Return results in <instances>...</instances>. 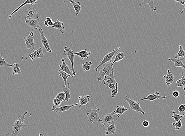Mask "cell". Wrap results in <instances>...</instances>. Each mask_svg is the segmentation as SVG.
Masks as SVG:
<instances>
[{"label":"cell","instance_id":"cell-1","mask_svg":"<svg viewBox=\"0 0 185 136\" xmlns=\"http://www.w3.org/2000/svg\"><path fill=\"white\" fill-rule=\"evenodd\" d=\"M27 111H25L22 115L17 117L12 126V130L11 136H17L21 130L26 126L25 124V115H27Z\"/></svg>","mask_w":185,"mask_h":136},{"label":"cell","instance_id":"cell-2","mask_svg":"<svg viewBox=\"0 0 185 136\" xmlns=\"http://www.w3.org/2000/svg\"><path fill=\"white\" fill-rule=\"evenodd\" d=\"M111 61H109L102 65L98 68L99 77L97 78L98 81H100L102 79L103 80L105 77L110 75L112 73L114 69L111 66Z\"/></svg>","mask_w":185,"mask_h":136},{"label":"cell","instance_id":"cell-3","mask_svg":"<svg viewBox=\"0 0 185 136\" xmlns=\"http://www.w3.org/2000/svg\"><path fill=\"white\" fill-rule=\"evenodd\" d=\"M101 114L100 108H97L91 109L87 113V120L91 124H95L97 122H100L101 120L99 116Z\"/></svg>","mask_w":185,"mask_h":136},{"label":"cell","instance_id":"cell-4","mask_svg":"<svg viewBox=\"0 0 185 136\" xmlns=\"http://www.w3.org/2000/svg\"><path fill=\"white\" fill-rule=\"evenodd\" d=\"M43 49V47L40 46L38 50L34 51L32 53L28 55L27 56H23L21 57L20 59L23 61L30 60L34 61L35 60L43 57L44 55Z\"/></svg>","mask_w":185,"mask_h":136},{"label":"cell","instance_id":"cell-5","mask_svg":"<svg viewBox=\"0 0 185 136\" xmlns=\"http://www.w3.org/2000/svg\"><path fill=\"white\" fill-rule=\"evenodd\" d=\"M124 99L126 102H128L130 108L132 110L136 111V112H140L142 113L143 115H145V113L142 110L141 107H140V103L138 102L131 99L128 97V96H125Z\"/></svg>","mask_w":185,"mask_h":136},{"label":"cell","instance_id":"cell-6","mask_svg":"<svg viewBox=\"0 0 185 136\" xmlns=\"http://www.w3.org/2000/svg\"><path fill=\"white\" fill-rule=\"evenodd\" d=\"M74 50H71L70 48L68 46L65 47H64L63 55L66 56L69 59L70 61H71L72 65V72L73 76H74L76 75V73L74 68V64H73L74 56H75L74 54Z\"/></svg>","mask_w":185,"mask_h":136},{"label":"cell","instance_id":"cell-7","mask_svg":"<svg viewBox=\"0 0 185 136\" xmlns=\"http://www.w3.org/2000/svg\"><path fill=\"white\" fill-rule=\"evenodd\" d=\"M24 40L25 42L26 49H30L32 51H34L35 47L36 44L34 42V34L33 32H31L29 35L26 37H24Z\"/></svg>","mask_w":185,"mask_h":136},{"label":"cell","instance_id":"cell-8","mask_svg":"<svg viewBox=\"0 0 185 136\" xmlns=\"http://www.w3.org/2000/svg\"><path fill=\"white\" fill-rule=\"evenodd\" d=\"M120 50H121V48L117 47V49L113 50L111 52L109 53L106 55L101 62H100V63L98 64V66H97V68H96V71H98V68H99L100 66L106 63L109 62V61H111L113 57L115 54L117 53L120 51Z\"/></svg>","mask_w":185,"mask_h":136},{"label":"cell","instance_id":"cell-9","mask_svg":"<svg viewBox=\"0 0 185 136\" xmlns=\"http://www.w3.org/2000/svg\"><path fill=\"white\" fill-rule=\"evenodd\" d=\"M120 116V115L114 114L113 112H112L111 113L106 114L101 120L100 123L103 124V126H105L108 124L111 123L114 120L117 119Z\"/></svg>","mask_w":185,"mask_h":136},{"label":"cell","instance_id":"cell-10","mask_svg":"<svg viewBox=\"0 0 185 136\" xmlns=\"http://www.w3.org/2000/svg\"><path fill=\"white\" fill-rule=\"evenodd\" d=\"M39 33H40L41 36V41L42 44L45 47V50L47 52H52V50L50 49V45H49V42L46 37H45V35L43 32L42 29L41 27H39Z\"/></svg>","mask_w":185,"mask_h":136},{"label":"cell","instance_id":"cell-11","mask_svg":"<svg viewBox=\"0 0 185 136\" xmlns=\"http://www.w3.org/2000/svg\"><path fill=\"white\" fill-rule=\"evenodd\" d=\"M26 13L25 17V20H27L29 19H38V14L37 11L34 7H30L27 10L25 11Z\"/></svg>","mask_w":185,"mask_h":136},{"label":"cell","instance_id":"cell-12","mask_svg":"<svg viewBox=\"0 0 185 136\" xmlns=\"http://www.w3.org/2000/svg\"><path fill=\"white\" fill-rule=\"evenodd\" d=\"M117 81L115 79L114 75V70L112 71V73L109 75L105 77L104 79L102 80V84H104L105 86L107 87L108 85L111 84H114L116 85Z\"/></svg>","mask_w":185,"mask_h":136},{"label":"cell","instance_id":"cell-13","mask_svg":"<svg viewBox=\"0 0 185 136\" xmlns=\"http://www.w3.org/2000/svg\"><path fill=\"white\" fill-rule=\"evenodd\" d=\"M79 105V103H76V104H73L72 105L62 106L61 107H56L54 105L53 106L52 109L53 111L59 113H60L63 112L68 111L73 107Z\"/></svg>","mask_w":185,"mask_h":136},{"label":"cell","instance_id":"cell-14","mask_svg":"<svg viewBox=\"0 0 185 136\" xmlns=\"http://www.w3.org/2000/svg\"><path fill=\"white\" fill-rule=\"evenodd\" d=\"M159 95V92L157 91L155 93L149 95L146 97L141 99V100H146L154 101V100L159 99L164 100L166 98V97L165 95L160 96Z\"/></svg>","mask_w":185,"mask_h":136},{"label":"cell","instance_id":"cell-15","mask_svg":"<svg viewBox=\"0 0 185 136\" xmlns=\"http://www.w3.org/2000/svg\"><path fill=\"white\" fill-rule=\"evenodd\" d=\"M117 120V119H115L111 123V124L107 125V128L105 129L106 135L114 134L116 131V123Z\"/></svg>","mask_w":185,"mask_h":136},{"label":"cell","instance_id":"cell-16","mask_svg":"<svg viewBox=\"0 0 185 136\" xmlns=\"http://www.w3.org/2000/svg\"><path fill=\"white\" fill-rule=\"evenodd\" d=\"M39 21L40 20L39 19H36V20L29 19V20H26L25 23L30 26L32 30H35L38 29V28H39Z\"/></svg>","mask_w":185,"mask_h":136},{"label":"cell","instance_id":"cell-17","mask_svg":"<svg viewBox=\"0 0 185 136\" xmlns=\"http://www.w3.org/2000/svg\"><path fill=\"white\" fill-rule=\"evenodd\" d=\"M167 72H168L167 74L166 75L164 76H163V78L165 80V83L167 86L169 87L173 83L174 79H175V77H174L173 74H172L170 70L168 69Z\"/></svg>","mask_w":185,"mask_h":136},{"label":"cell","instance_id":"cell-18","mask_svg":"<svg viewBox=\"0 0 185 136\" xmlns=\"http://www.w3.org/2000/svg\"><path fill=\"white\" fill-rule=\"evenodd\" d=\"M37 1H38V0H26V1H25V2L22 4L21 5H20V7H18L17 8H16L14 12H13L9 15V17L10 19L13 16V15H14L15 13L18 11L22 7L26 5V4H30L31 5H33V4H36L37 3Z\"/></svg>","mask_w":185,"mask_h":136},{"label":"cell","instance_id":"cell-19","mask_svg":"<svg viewBox=\"0 0 185 136\" xmlns=\"http://www.w3.org/2000/svg\"><path fill=\"white\" fill-rule=\"evenodd\" d=\"M52 27L59 30L61 33L63 34H65V28L64 23L60 21L59 19H58L56 22H54L53 25Z\"/></svg>","mask_w":185,"mask_h":136},{"label":"cell","instance_id":"cell-20","mask_svg":"<svg viewBox=\"0 0 185 136\" xmlns=\"http://www.w3.org/2000/svg\"><path fill=\"white\" fill-rule=\"evenodd\" d=\"M78 98L79 103V108H80L81 106L86 105L88 104L90 99V97L89 95H85L81 97H79Z\"/></svg>","mask_w":185,"mask_h":136},{"label":"cell","instance_id":"cell-21","mask_svg":"<svg viewBox=\"0 0 185 136\" xmlns=\"http://www.w3.org/2000/svg\"><path fill=\"white\" fill-rule=\"evenodd\" d=\"M62 64L60 65L59 66L60 68L59 70L66 72L67 74L70 75L71 77H73L74 76L73 75V73L70 70L69 67H68V65L66 63L64 59H62Z\"/></svg>","mask_w":185,"mask_h":136},{"label":"cell","instance_id":"cell-22","mask_svg":"<svg viewBox=\"0 0 185 136\" xmlns=\"http://www.w3.org/2000/svg\"><path fill=\"white\" fill-rule=\"evenodd\" d=\"M183 60V59L180 58V57L177 58L173 57V58H169L168 59L169 61H172L175 63L174 67H181L183 69H185V65L182 62V60Z\"/></svg>","mask_w":185,"mask_h":136},{"label":"cell","instance_id":"cell-23","mask_svg":"<svg viewBox=\"0 0 185 136\" xmlns=\"http://www.w3.org/2000/svg\"><path fill=\"white\" fill-rule=\"evenodd\" d=\"M74 55H77L79 57H81L82 60H84V59L88 58L89 56L91 55V52L87 51V49H85V50H82L79 52L74 53Z\"/></svg>","mask_w":185,"mask_h":136},{"label":"cell","instance_id":"cell-24","mask_svg":"<svg viewBox=\"0 0 185 136\" xmlns=\"http://www.w3.org/2000/svg\"><path fill=\"white\" fill-rule=\"evenodd\" d=\"M69 1L72 4V5L74 7L76 12V17L77 16L82 9L80 2H76L75 1L73 0H69Z\"/></svg>","mask_w":185,"mask_h":136},{"label":"cell","instance_id":"cell-25","mask_svg":"<svg viewBox=\"0 0 185 136\" xmlns=\"http://www.w3.org/2000/svg\"><path fill=\"white\" fill-rule=\"evenodd\" d=\"M70 86H72L70 85L69 83H67L66 87H63V89H62V91L65 93L66 95L65 101H67V102L69 101L71 98V90L69 89V87Z\"/></svg>","mask_w":185,"mask_h":136},{"label":"cell","instance_id":"cell-26","mask_svg":"<svg viewBox=\"0 0 185 136\" xmlns=\"http://www.w3.org/2000/svg\"><path fill=\"white\" fill-rule=\"evenodd\" d=\"M146 4H148L149 5L150 9L152 11H155L157 10V7L154 5V0H143V2L140 4L139 5H143L145 6Z\"/></svg>","mask_w":185,"mask_h":136},{"label":"cell","instance_id":"cell-27","mask_svg":"<svg viewBox=\"0 0 185 136\" xmlns=\"http://www.w3.org/2000/svg\"><path fill=\"white\" fill-rule=\"evenodd\" d=\"M126 54L125 53L123 52H119L117 53V54L116 55V57H115L114 59V61L113 62H111V66H113L114 64L116 62H118L121 60H123L124 57H125Z\"/></svg>","mask_w":185,"mask_h":136},{"label":"cell","instance_id":"cell-28","mask_svg":"<svg viewBox=\"0 0 185 136\" xmlns=\"http://www.w3.org/2000/svg\"><path fill=\"white\" fill-rule=\"evenodd\" d=\"M128 110V109L125 108L123 106H117V109L115 111H114L113 112L115 114H119V115H121L123 114L126 111Z\"/></svg>","mask_w":185,"mask_h":136},{"label":"cell","instance_id":"cell-29","mask_svg":"<svg viewBox=\"0 0 185 136\" xmlns=\"http://www.w3.org/2000/svg\"><path fill=\"white\" fill-rule=\"evenodd\" d=\"M179 50L178 53L175 55L174 58H177L178 57H181V58L184 59L185 58V51L183 49V47L182 46L180 45L179 46Z\"/></svg>","mask_w":185,"mask_h":136},{"label":"cell","instance_id":"cell-30","mask_svg":"<svg viewBox=\"0 0 185 136\" xmlns=\"http://www.w3.org/2000/svg\"><path fill=\"white\" fill-rule=\"evenodd\" d=\"M58 71L59 72V75L60 76L62 77L63 81H64V85H63V87H66L67 85V80L69 77L70 76H71L69 75L66 73V72L63 71H60L58 70Z\"/></svg>","mask_w":185,"mask_h":136},{"label":"cell","instance_id":"cell-31","mask_svg":"<svg viewBox=\"0 0 185 136\" xmlns=\"http://www.w3.org/2000/svg\"><path fill=\"white\" fill-rule=\"evenodd\" d=\"M2 54L3 53L0 54V67H12L13 65L12 64H9L8 63H7L6 60L2 57Z\"/></svg>","mask_w":185,"mask_h":136},{"label":"cell","instance_id":"cell-32","mask_svg":"<svg viewBox=\"0 0 185 136\" xmlns=\"http://www.w3.org/2000/svg\"><path fill=\"white\" fill-rule=\"evenodd\" d=\"M12 67L13 69V75H14L15 74H20L21 70L20 69L19 64L17 63L14 64Z\"/></svg>","mask_w":185,"mask_h":136},{"label":"cell","instance_id":"cell-33","mask_svg":"<svg viewBox=\"0 0 185 136\" xmlns=\"http://www.w3.org/2000/svg\"><path fill=\"white\" fill-rule=\"evenodd\" d=\"M92 65L91 61H86L85 63L83 64L82 67L85 71H88L91 69V66Z\"/></svg>","mask_w":185,"mask_h":136},{"label":"cell","instance_id":"cell-34","mask_svg":"<svg viewBox=\"0 0 185 136\" xmlns=\"http://www.w3.org/2000/svg\"><path fill=\"white\" fill-rule=\"evenodd\" d=\"M53 23L52 20L50 17H47L45 22H44V24L47 27H49V26L52 27L53 25Z\"/></svg>","mask_w":185,"mask_h":136},{"label":"cell","instance_id":"cell-35","mask_svg":"<svg viewBox=\"0 0 185 136\" xmlns=\"http://www.w3.org/2000/svg\"><path fill=\"white\" fill-rule=\"evenodd\" d=\"M178 111L179 112L180 115H182L183 117L185 115V104H181L179 106Z\"/></svg>","mask_w":185,"mask_h":136},{"label":"cell","instance_id":"cell-36","mask_svg":"<svg viewBox=\"0 0 185 136\" xmlns=\"http://www.w3.org/2000/svg\"><path fill=\"white\" fill-rule=\"evenodd\" d=\"M172 112L173 114V115L171 117L173 118L176 122H177L180 119H182V118L183 117V116H182V115H178V114L176 113L174 110H173Z\"/></svg>","mask_w":185,"mask_h":136},{"label":"cell","instance_id":"cell-37","mask_svg":"<svg viewBox=\"0 0 185 136\" xmlns=\"http://www.w3.org/2000/svg\"><path fill=\"white\" fill-rule=\"evenodd\" d=\"M181 120H182V119H180V120H179L178 121H177V122H172L173 126L174 127H175V129H176V130L179 129H180L182 127V122H181Z\"/></svg>","mask_w":185,"mask_h":136},{"label":"cell","instance_id":"cell-38","mask_svg":"<svg viewBox=\"0 0 185 136\" xmlns=\"http://www.w3.org/2000/svg\"><path fill=\"white\" fill-rule=\"evenodd\" d=\"M55 98L58 99L62 101H65L66 95L64 92H60L56 95Z\"/></svg>","mask_w":185,"mask_h":136},{"label":"cell","instance_id":"cell-39","mask_svg":"<svg viewBox=\"0 0 185 136\" xmlns=\"http://www.w3.org/2000/svg\"><path fill=\"white\" fill-rule=\"evenodd\" d=\"M118 83L117 82L116 84V89L112 90L111 92V97H112L113 98H114L115 96L117 95L118 91Z\"/></svg>","mask_w":185,"mask_h":136},{"label":"cell","instance_id":"cell-40","mask_svg":"<svg viewBox=\"0 0 185 136\" xmlns=\"http://www.w3.org/2000/svg\"><path fill=\"white\" fill-rule=\"evenodd\" d=\"M62 102V101L58 98H54L53 99V102L54 105L56 107H58Z\"/></svg>","mask_w":185,"mask_h":136},{"label":"cell","instance_id":"cell-41","mask_svg":"<svg viewBox=\"0 0 185 136\" xmlns=\"http://www.w3.org/2000/svg\"><path fill=\"white\" fill-rule=\"evenodd\" d=\"M181 84L183 86L184 91H185V77L184 76V74L183 73H181Z\"/></svg>","mask_w":185,"mask_h":136},{"label":"cell","instance_id":"cell-42","mask_svg":"<svg viewBox=\"0 0 185 136\" xmlns=\"http://www.w3.org/2000/svg\"><path fill=\"white\" fill-rule=\"evenodd\" d=\"M172 95L173 97H175V98H177V97H179L180 96L179 92H178V91H173V93H172Z\"/></svg>","mask_w":185,"mask_h":136},{"label":"cell","instance_id":"cell-43","mask_svg":"<svg viewBox=\"0 0 185 136\" xmlns=\"http://www.w3.org/2000/svg\"><path fill=\"white\" fill-rule=\"evenodd\" d=\"M142 125L144 127H148L150 125L149 122L147 120H144L142 123Z\"/></svg>","mask_w":185,"mask_h":136},{"label":"cell","instance_id":"cell-44","mask_svg":"<svg viewBox=\"0 0 185 136\" xmlns=\"http://www.w3.org/2000/svg\"><path fill=\"white\" fill-rule=\"evenodd\" d=\"M107 87L113 90L114 89H116V85L114 84H111L108 85Z\"/></svg>","mask_w":185,"mask_h":136},{"label":"cell","instance_id":"cell-45","mask_svg":"<svg viewBox=\"0 0 185 136\" xmlns=\"http://www.w3.org/2000/svg\"><path fill=\"white\" fill-rule=\"evenodd\" d=\"M176 84L177 87H180L182 86V84H181V79H178V80L177 81H176Z\"/></svg>","mask_w":185,"mask_h":136},{"label":"cell","instance_id":"cell-46","mask_svg":"<svg viewBox=\"0 0 185 136\" xmlns=\"http://www.w3.org/2000/svg\"><path fill=\"white\" fill-rule=\"evenodd\" d=\"M175 2H179L181 4L184 5L185 2L184 0H174Z\"/></svg>","mask_w":185,"mask_h":136},{"label":"cell","instance_id":"cell-47","mask_svg":"<svg viewBox=\"0 0 185 136\" xmlns=\"http://www.w3.org/2000/svg\"><path fill=\"white\" fill-rule=\"evenodd\" d=\"M184 2H185V4H184V9H183V10H182V11L181 12V14H182V13H184L185 12V1H184Z\"/></svg>","mask_w":185,"mask_h":136},{"label":"cell","instance_id":"cell-48","mask_svg":"<svg viewBox=\"0 0 185 136\" xmlns=\"http://www.w3.org/2000/svg\"><path fill=\"white\" fill-rule=\"evenodd\" d=\"M39 136H44V135H43V134H42V133H39ZM47 136H49V135H48Z\"/></svg>","mask_w":185,"mask_h":136},{"label":"cell","instance_id":"cell-49","mask_svg":"<svg viewBox=\"0 0 185 136\" xmlns=\"http://www.w3.org/2000/svg\"><path fill=\"white\" fill-rule=\"evenodd\" d=\"M66 0H64L63 2H64V3H66Z\"/></svg>","mask_w":185,"mask_h":136},{"label":"cell","instance_id":"cell-50","mask_svg":"<svg viewBox=\"0 0 185 136\" xmlns=\"http://www.w3.org/2000/svg\"></svg>","mask_w":185,"mask_h":136}]
</instances>
